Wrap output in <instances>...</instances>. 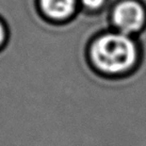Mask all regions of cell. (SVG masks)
<instances>
[{
    "instance_id": "obj_1",
    "label": "cell",
    "mask_w": 146,
    "mask_h": 146,
    "mask_svg": "<svg viewBox=\"0 0 146 146\" xmlns=\"http://www.w3.org/2000/svg\"><path fill=\"white\" fill-rule=\"evenodd\" d=\"M144 60L140 37L108 28L95 32L85 43L84 61L100 79L117 82L134 76Z\"/></svg>"
},
{
    "instance_id": "obj_2",
    "label": "cell",
    "mask_w": 146,
    "mask_h": 146,
    "mask_svg": "<svg viewBox=\"0 0 146 146\" xmlns=\"http://www.w3.org/2000/svg\"><path fill=\"white\" fill-rule=\"evenodd\" d=\"M107 17L109 28L140 37L146 31V2L144 0H112Z\"/></svg>"
},
{
    "instance_id": "obj_3",
    "label": "cell",
    "mask_w": 146,
    "mask_h": 146,
    "mask_svg": "<svg viewBox=\"0 0 146 146\" xmlns=\"http://www.w3.org/2000/svg\"><path fill=\"white\" fill-rule=\"evenodd\" d=\"M35 14L51 27H64L80 15L78 0H33Z\"/></svg>"
},
{
    "instance_id": "obj_4",
    "label": "cell",
    "mask_w": 146,
    "mask_h": 146,
    "mask_svg": "<svg viewBox=\"0 0 146 146\" xmlns=\"http://www.w3.org/2000/svg\"><path fill=\"white\" fill-rule=\"evenodd\" d=\"M112 0H78L80 14L95 17L107 13Z\"/></svg>"
},
{
    "instance_id": "obj_5",
    "label": "cell",
    "mask_w": 146,
    "mask_h": 146,
    "mask_svg": "<svg viewBox=\"0 0 146 146\" xmlns=\"http://www.w3.org/2000/svg\"><path fill=\"white\" fill-rule=\"evenodd\" d=\"M11 38V30L5 18L0 15V53L8 47Z\"/></svg>"
}]
</instances>
